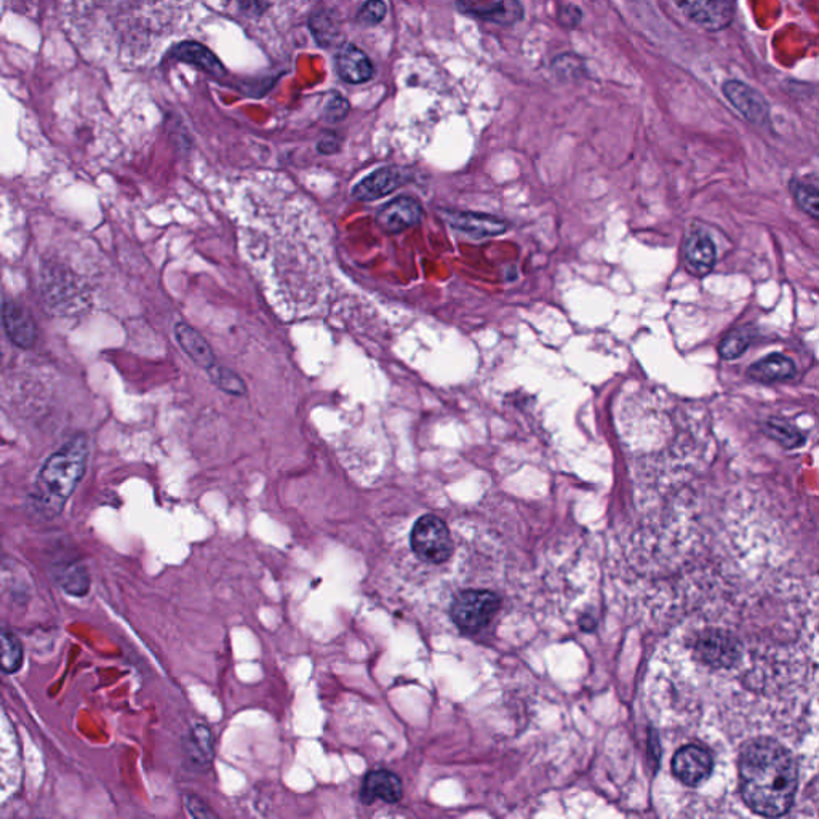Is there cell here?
Segmentation results:
<instances>
[{"instance_id": "cell-29", "label": "cell", "mask_w": 819, "mask_h": 819, "mask_svg": "<svg viewBox=\"0 0 819 819\" xmlns=\"http://www.w3.org/2000/svg\"><path fill=\"white\" fill-rule=\"evenodd\" d=\"M348 112V100L341 95H333L328 100L327 108H325V116H327L328 122H340V120L348 116Z\"/></svg>"}, {"instance_id": "cell-24", "label": "cell", "mask_w": 819, "mask_h": 819, "mask_svg": "<svg viewBox=\"0 0 819 819\" xmlns=\"http://www.w3.org/2000/svg\"><path fill=\"white\" fill-rule=\"evenodd\" d=\"M24 661V650L20 639L12 632L2 634V671L15 674L20 671Z\"/></svg>"}, {"instance_id": "cell-16", "label": "cell", "mask_w": 819, "mask_h": 819, "mask_svg": "<svg viewBox=\"0 0 819 819\" xmlns=\"http://www.w3.org/2000/svg\"><path fill=\"white\" fill-rule=\"evenodd\" d=\"M402 796H404L402 781L399 776L388 770H375V772L368 773L360 789V797L365 804H373L375 800H383L386 804H397Z\"/></svg>"}, {"instance_id": "cell-1", "label": "cell", "mask_w": 819, "mask_h": 819, "mask_svg": "<svg viewBox=\"0 0 819 819\" xmlns=\"http://www.w3.org/2000/svg\"><path fill=\"white\" fill-rule=\"evenodd\" d=\"M741 794L752 812L780 818L791 812L799 786V772L791 751L770 738L744 746L740 757Z\"/></svg>"}, {"instance_id": "cell-31", "label": "cell", "mask_w": 819, "mask_h": 819, "mask_svg": "<svg viewBox=\"0 0 819 819\" xmlns=\"http://www.w3.org/2000/svg\"><path fill=\"white\" fill-rule=\"evenodd\" d=\"M560 21L567 24V26L575 28L576 24L581 21L580 8L573 7V5H567V7L562 8V10H560Z\"/></svg>"}, {"instance_id": "cell-17", "label": "cell", "mask_w": 819, "mask_h": 819, "mask_svg": "<svg viewBox=\"0 0 819 819\" xmlns=\"http://www.w3.org/2000/svg\"><path fill=\"white\" fill-rule=\"evenodd\" d=\"M175 338L180 344V348L188 354L189 359H192L194 364L199 365L204 370H212L216 365V357L213 354V349L207 343L204 336L197 332L196 328L186 324V322H178L175 325Z\"/></svg>"}, {"instance_id": "cell-21", "label": "cell", "mask_w": 819, "mask_h": 819, "mask_svg": "<svg viewBox=\"0 0 819 819\" xmlns=\"http://www.w3.org/2000/svg\"><path fill=\"white\" fill-rule=\"evenodd\" d=\"M762 428H764L765 434H767L770 439L775 440V442L783 445L784 448H788V450L802 447V445L805 444L804 434H802L799 429L794 428L788 421L770 418V420L765 421Z\"/></svg>"}, {"instance_id": "cell-3", "label": "cell", "mask_w": 819, "mask_h": 819, "mask_svg": "<svg viewBox=\"0 0 819 819\" xmlns=\"http://www.w3.org/2000/svg\"><path fill=\"white\" fill-rule=\"evenodd\" d=\"M500 607V597L493 592L471 589L456 597L450 615L456 628L464 634H477L492 623Z\"/></svg>"}, {"instance_id": "cell-14", "label": "cell", "mask_w": 819, "mask_h": 819, "mask_svg": "<svg viewBox=\"0 0 819 819\" xmlns=\"http://www.w3.org/2000/svg\"><path fill=\"white\" fill-rule=\"evenodd\" d=\"M456 5L464 15L476 16L479 20L493 21L506 26L517 23L524 13L520 0H493L487 5L476 4L474 0H456Z\"/></svg>"}, {"instance_id": "cell-13", "label": "cell", "mask_w": 819, "mask_h": 819, "mask_svg": "<svg viewBox=\"0 0 819 819\" xmlns=\"http://www.w3.org/2000/svg\"><path fill=\"white\" fill-rule=\"evenodd\" d=\"M717 250L711 237L704 231H692L684 244V261L688 272L696 277H703L714 268Z\"/></svg>"}, {"instance_id": "cell-2", "label": "cell", "mask_w": 819, "mask_h": 819, "mask_svg": "<svg viewBox=\"0 0 819 819\" xmlns=\"http://www.w3.org/2000/svg\"><path fill=\"white\" fill-rule=\"evenodd\" d=\"M88 439L77 434L48 456L32 487L31 503L40 517L52 519L63 511L87 471Z\"/></svg>"}, {"instance_id": "cell-26", "label": "cell", "mask_w": 819, "mask_h": 819, "mask_svg": "<svg viewBox=\"0 0 819 819\" xmlns=\"http://www.w3.org/2000/svg\"><path fill=\"white\" fill-rule=\"evenodd\" d=\"M792 197L805 213L819 220V191L810 184L791 181Z\"/></svg>"}, {"instance_id": "cell-23", "label": "cell", "mask_w": 819, "mask_h": 819, "mask_svg": "<svg viewBox=\"0 0 819 819\" xmlns=\"http://www.w3.org/2000/svg\"><path fill=\"white\" fill-rule=\"evenodd\" d=\"M751 341L752 336L748 328H735L719 344L720 357L725 360L740 359L744 352L748 351Z\"/></svg>"}, {"instance_id": "cell-12", "label": "cell", "mask_w": 819, "mask_h": 819, "mask_svg": "<svg viewBox=\"0 0 819 819\" xmlns=\"http://www.w3.org/2000/svg\"><path fill=\"white\" fill-rule=\"evenodd\" d=\"M2 322H4L8 340L12 341L16 348L31 349L36 344V322L32 319L28 309H24L20 303L12 300L4 301Z\"/></svg>"}, {"instance_id": "cell-22", "label": "cell", "mask_w": 819, "mask_h": 819, "mask_svg": "<svg viewBox=\"0 0 819 819\" xmlns=\"http://www.w3.org/2000/svg\"><path fill=\"white\" fill-rule=\"evenodd\" d=\"M176 56H178L180 60L189 61V63L200 66V68L210 72L213 76H218V74L223 72L220 61L216 60L212 52H208V50H205L204 47H200V45L186 42V44L180 45Z\"/></svg>"}, {"instance_id": "cell-19", "label": "cell", "mask_w": 819, "mask_h": 819, "mask_svg": "<svg viewBox=\"0 0 819 819\" xmlns=\"http://www.w3.org/2000/svg\"><path fill=\"white\" fill-rule=\"evenodd\" d=\"M53 578L56 584L74 597L87 596L88 589H90V576L84 565L79 562H64V564L56 565L53 568Z\"/></svg>"}, {"instance_id": "cell-10", "label": "cell", "mask_w": 819, "mask_h": 819, "mask_svg": "<svg viewBox=\"0 0 819 819\" xmlns=\"http://www.w3.org/2000/svg\"><path fill=\"white\" fill-rule=\"evenodd\" d=\"M688 20L709 31H722L733 21L730 0H676Z\"/></svg>"}, {"instance_id": "cell-18", "label": "cell", "mask_w": 819, "mask_h": 819, "mask_svg": "<svg viewBox=\"0 0 819 819\" xmlns=\"http://www.w3.org/2000/svg\"><path fill=\"white\" fill-rule=\"evenodd\" d=\"M797 368L794 360L788 356L775 352L772 356L760 359L748 368V376L759 383H780L792 380L796 376Z\"/></svg>"}, {"instance_id": "cell-28", "label": "cell", "mask_w": 819, "mask_h": 819, "mask_svg": "<svg viewBox=\"0 0 819 819\" xmlns=\"http://www.w3.org/2000/svg\"><path fill=\"white\" fill-rule=\"evenodd\" d=\"M312 31L316 34L319 42L328 45L332 40H335L333 37H336V34H338V26H336L335 21H332V18H328L327 15H319L317 16V20H312Z\"/></svg>"}, {"instance_id": "cell-25", "label": "cell", "mask_w": 819, "mask_h": 819, "mask_svg": "<svg viewBox=\"0 0 819 819\" xmlns=\"http://www.w3.org/2000/svg\"><path fill=\"white\" fill-rule=\"evenodd\" d=\"M208 373L212 376L213 383H215L221 391L226 392V394L237 397L247 394V384H245V381L242 380L236 372L229 370V368L216 364L212 370H208Z\"/></svg>"}, {"instance_id": "cell-15", "label": "cell", "mask_w": 819, "mask_h": 819, "mask_svg": "<svg viewBox=\"0 0 819 819\" xmlns=\"http://www.w3.org/2000/svg\"><path fill=\"white\" fill-rule=\"evenodd\" d=\"M335 61L336 71L348 84H365L375 74L370 58L354 44H344L336 53Z\"/></svg>"}, {"instance_id": "cell-4", "label": "cell", "mask_w": 819, "mask_h": 819, "mask_svg": "<svg viewBox=\"0 0 819 819\" xmlns=\"http://www.w3.org/2000/svg\"><path fill=\"white\" fill-rule=\"evenodd\" d=\"M410 544L418 559L426 564H444L453 554V541L444 520L432 514L416 520Z\"/></svg>"}, {"instance_id": "cell-27", "label": "cell", "mask_w": 819, "mask_h": 819, "mask_svg": "<svg viewBox=\"0 0 819 819\" xmlns=\"http://www.w3.org/2000/svg\"><path fill=\"white\" fill-rule=\"evenodd\" d=\"M388 15V5L384 0H367L357 15V21L364 26H376Z\"/></svg>"}, {"instance_id": "cell-9", "label": "cell", "mask_w": 819, "mask_h": 819, "mask_svg": "<svg viewBox=\"0 0 819 819\" xmlns=\"http://www.w3.org/2000/svg\"><path fill=\"white\" fill-rule=\"evenodd\" d=\"M725 98L751 124L767 127L770 122V106L757 90L740 80H727L722 87Z\"/></svg>"}, {"instance_id": "cell-30", "label": "cell", "mask_w": 819, "mask_h": 819, "mask_svg": "<svg viewBox=\"0 0 819 819\" xmlns=\"http://www.w3.org/2000/svg\"><path fill=\"white\" fill-rule=\"evenodd\" d=\"M186 808H188L189 815L196 816V818H204V816H213V813L208 812L202 800L194 796L186 797Z\"/></svg>"}, {"instance_id": "cell-20", "label": "cell", "mask_w": 819, "mask_h": 819, "mask_svg": "<svg viewBox=\"0 0 819 819\" xmlns=\"http://www.w3.org/2000/svg\"><path fill=\"white\" fill-rule=\"evenodd\" d=\"M186 752H188L192 765L207 767L215 752V743H213L210 728L205 725H196L192 728L188 741H186Z\"/></svg>"}, {"instance_id": "cell-8", "label": "cell", "mask_w": 819, "mask_h": 819, "mask_svg": "<svg viewBox=\"0 0 819 819\" xmlns=\"http://www.w3.org/2000/svg\"><path fill=\"white\" fill-rule=\"evenodd\" d=\"M714 770V759L706 749L696 744H688L676 752L672 759V773L685 786H700L708 780Z\"/></svg>"}, {"instance_id": "cell-6", "label": "cell", "mask_w": 819, "mask_h": 819, "mask_svg": "<svg viewBox=\"0 0 819 819\" xmlns=\"http://www.w3.org/2000/svg\"><path fill=\"white\" fill-rule=\"evenodd\" d=\"M413 180V173L404 167H381L365 176L352 189V197L359 202H375L402 188Z\"/></svg>"}, {"instance_id": "cell-5", "label": "cell", "mask_w": 819, "mask_h": 819, "mask_svg": "<svg viewBox=\"0 0 819 819\" xmlns=\"http://www.w3.org/2000/svg\"><path fill=\"white\" fill-rule=\"evenodd\" d=\"M693 652L696 660L706 668L725 671L740 663L743 645L727 629L708 628L696 637Z\"/></svg>"}, {"instance_id": "cell-32", "label": "cell", "mask_w": 819, "mask_h": 819, "mask_svg": "<svg viewBox=\"0 0 819 819\" xmlns=\"http://www.w3.org/2000/svg\"><path fill=\"white\" fill-rule=\"evenodd\" d=\"M340 138L336 135H327L320 140L319 143V151L322 154H333V152L338 151L340 149Z\"/></svg>"}, {"instance_id": "cell-11", "label": "cell", "mask_w": 819, "mask_h": 819, "mask_svg": "<svg viewBox=\"0 0 819 819\" xmlns=\"http://www.w3.org/2000/svg\"><path fill=\"white\" fill-rule=\"evenodd\" d=\"M424 208L420 200L413 197H397L380 208L376 215V223L388 234H400L415 228L423 220Z\"/></svg>"}, {"instance_id": "cell-7", "label": "cell", "mask_w": 819, "mask_h": 819, "mask_svg": "<svg viewBox=\"0 0 819 819\" xmlns=\"http://www.w3.org/2000/svg\"><path fill=\"white\" fill-rule=\"evenodd\" d=\"M440 216L450 228L466 236L474 237V239L501 236L509 228L508 221L503 220L500 216L487 215V213L442 210Z\"/></svg>"}]
</instances>
